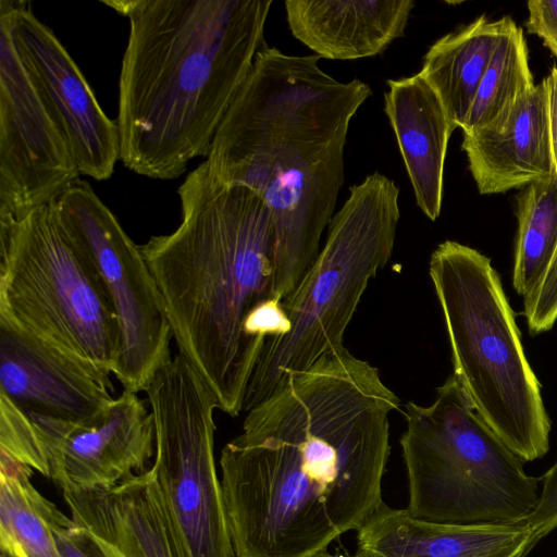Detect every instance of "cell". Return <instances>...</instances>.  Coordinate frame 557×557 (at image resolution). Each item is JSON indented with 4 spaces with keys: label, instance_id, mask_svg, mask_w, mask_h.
<instances>
[{
    "label": "cell",
    "instance_id": "cell-12",
    "mask_svg": "<svg viewBox=\"0 0 557 557\" xmlns=\"http://www.w3.org/2000/svg\"><path fill=\"white\" fill-rule=\"evenodd\" d=\"M0 20L63 132L79 174L97 181L111 177L120 160L119 126L101 109L71 54L26 1L0 0Z\"/></svg>",
    "mask_w": 557,
    "mask_h": 557
},
{
    "label": "cell",
    "instance_id": "cell-8",
    "mask_svg": "<svg viewBox=\"0 0 557 557\" xmlns=\"http://www.w3.org/2000/svg\"><path fill=\"white\" fill-rule=\"evenodd\" d=\"M0 318L113 373L121 345L113 305L52 201L0 219Z\"/></svg>",
    "mask_w": 557,
    "mask_h": 557
},
{
    "label": "cell",
    "instance_id": "cell-5",
    "mask_svg": "<svg viewBox=\"0 0 557 557\" xmlns=\"http://www.w3.org/2000/svg\"><path fill=\"white\" fill-rule=\"evenodd\" d=\"M429 274L441 306L454 376L475 412L523 461L549 449L541 383L491 259L454 240L432 252Z\"/></svg>",
    "mask_w": 557,
    "mask_h": 557
},
{
    "label": "cell",
    "instance_id": "cell-14",
    "mask_svg": "<svg viewBox=\"0 0 557 557\" xmlns=\"http://www.w3.org/2000/svg\"><path fill=\"white\" fill-rule=\"evenodd\" d=\"M110 374L0 318V394L27 416L86 423L114 399Z\"/></svg>",
    "mask_w": 557,
    "mask_h": 557
},
{
    "label": "cell",
    "instance_id": "cell-20",
    "mask_svg": "<svg viewBox=\"0 0 557 557\" xmlns=\"http://www.w3.org/2000/svg\"><path fill=\"white\" fill-rule=\"evenodd\" d=\"M506 20L491 21L481 15L437 39L423 58L419 73L437 95L454 129L466 124Z\"/></svg>",
    "mask_w": 557,
    "mask_h": 557
},
{
    "label": "cell",
    "instance_id": "cell-23",
    "mask_svg": "<svg viewBox=\"0 0 557 557\" xmlns=\"http://www.w3.org/2000/svg\"><path fill=\"white\" fill-rule=\"evenodd\" d=\"M518 231L512 286L523 297L537 284L557 251V176L531 183L517 197Z\"/></svg>",
    "mask_w": 557,
    "mask_h": 557
},
{
    "label": "cell",
    "instance_id": "cell-6",
    "mask_svg": "<svg viewBox=\"0 0 557 557\" xmlns=\"http://www.w3.org/2000/svg\"><path fill=\"white\" fill-rule=\"evenodd\" d=\"M399 218V188L384 174H369L349 188L323 247L283 300L289 331L264 343L243 411L269 398L288 376L344 347L345 332L370 281L391 259Z\"/></svg>",
    "mask_w": 557,
    "mask_h": 557
},
{
    "label": "cell",
    "instance_id": "cell-13",
    "mask_svg": "<svg viewBox=\"0 0 557 557\" xmlns=\"http://www.w3.org/2000/svg\"><path fill=\"white\" fill-rule=\"evenodd\" d=\"M28 417L44 444L50 479L62 492L109 488L146 471L154 455L153 416L137 393L123 389L83 424Z\"/></svg>",
    "mask_w": 557,
    "mask_h": 557
},
{
    "label": "cell",
    "instance_id": "cell-29",
    "mask_svg": "<svg viewBox=\"0 0 557 557\" xmlns=\"http://www.w3.org/2000/svg\"><path fill=\"white\" fill-rule=\"evenodd\" d=\"M527 29L542 39L557 59V0H530Z\"/></svg>",
    "mask_w": 557,
    "mask_h": 557
},
{
    "label": "cell",
    "instance_id": "cell-28",
    "mask_svg": "<svg viewBox=\"0 0 557 557\" xmlns=\"http://www.w3.org/2000/svg\"><path fill=\"white\" fill-rule=\"evenodd\" d=\"M525 521L532 531L531 549L557 528V459L542 476L539 504Z\"/></svg>",
    "mask_w": 557,
    "mask_h": 557
},
{
    "label": "cell",
    "instance_id": "cell-31",
    "mask_svg": "<svg viewBox=\"0 0 557 557\" xmlns=\"http://www.w3.org/2000/svg\"><path fill=\"white\" fill-rule=\"evenodd\" d=\"M306 557H367V556L358 550L352 556L335 555V554L329 553L327 549L325 548V549L318 550V552H315L309 556H306Z\"/></svg>",
    "mask_w": 557,
    "mask_h": 557
},
{
    "label": "cell",
    "instance_id": "cell-26",
    "mask_svg": "<svg viewBox=\"0 0 557 557\" xmlns=\"http://www.w3.org/2000/svg\"><path fill=\"white\" fill-rule=\"evenodd\" d=\"M49 521L61 557H104L92 535L55 505Z\"/></svg>",
    "mask_w": 557,
    "mask_h": 557
},
{
    "label": "cell",
    "instance_id": "cell-18",
    "mask_svg": "<svg viewBox=\"0 0 557 557\" xmlns=\"http://www.w3.org/2000/svg\"><path fill=\"white\" fill-rule=\"evenodd\" d=\"M481 195L506 193L554 172L542 83L497 127L463 134L461 144Z\"/></svg>",
    "mask_w": 557,
    "mask_h": 557
},
{
    "label": "cell",
    "instance_id": "cell-7",
    "mask_svg": "<svg viewBox=\"0 0 557 557\" xmlns=\"http://www.w3.org/2000/svg\"><path fill=\"white\" fill-rule=\"evenodd\" d=\"M400 437L414 518L445 523L525 521L537 479L475 412L454 374L429 406L408 401Z\"/></svg>",
    "mask_w": 557,
    "mask_h": 557
},
{
    "label": "cell",
    "instance_id": "cell-32",
    "mask_svg": "<svg viewBox=\"0 0 557 557\" xmlns=\"http://www.w3.org/2000/svg\"><path fill=\"white\" fill-rule=\"evenodd\" d=\"M0 557H16L15 555L0 548Z\"/></svg>",
    "mask_w": 557,
    "mask_h": 557
},
{
    "label": "cell",
    "instance_id": "cell-30",
    "mask_svg": "<svg viewBox=\"0 0 557 557\" xmlns=\"http://www.w3.org/2000/svg\"><path fill=\"white\" fill-rule=\"evenodd\" d=\"M545 91L547 131L554 173L557 176V66L542 81Z\"/></svg>",
    "mask_w": 557,
    "mask_h": 557
},
{
    "label": "cell",
    "instance_id": "cell-17",
    "mask_svg": "<svg viewBox=\"0 0 557 557\" xmlns=\"http://www.w3.org/2000/svg\"><path fill=\"white\" fill-rule=\"evenodd\" d=\"M293 36L320 58L357 60L380 54L404 36L412 0H286Z\"/></svg>",
    "mask_w": 557,
    "mask_h": 557
},
{
    "label": "cell",
    "instance_id": "cell-16",
    "mask_svg": "<svg viewBox=\"0 0 557 557\" xmlns=\"http://www.w3.org/2000/svg\"><path fill=\"white\" fill-rule=\"evenodd\" d=\"M531 539L527 521L434 522L383 503L357 531V550L367 557H524Z\"/></svg>",
    "mask_w": 557,
    "mask_h": 557
},
{
    "label": "cell",
    "instance_id": "cell-10",
    "mask_svg": "<svg viewBox=\"0 0 557 557\" xmlns=\"http://www.w3.org/2000/svg\"><path fill=\"white\" fill-rule=\"evenodd\" d=\"M52 207L60 228L91 261L113 305L121 334L115 379L126 391L146 392L172 359V332L139 246L87 181L71 184Z\"/></svg>",
    "mask_w": 557,
    "mask_h": 557
},
{
    "label": "cell",
    "instance_id": "cell-24",
    "mask_svg": "<svg viewBox=\"0 0 557 557\" xmlns=\"http://www.w3.org/2000/svg\"><path fill=\"white\" fill-rule=\"evenodd\" d=\"M0 453L50 478L48 457L30 418L0 394Z\"/></svg>",
    "mask_w": 557,
    "mask_h": 557
},
{
    "label": "cell",
    "instance_id": "cell-9",
    "mask_svg": "<svg viewBox=\"0 0 557 557\" xmlns=\"http://www.w3.org/2000/svg\"><path fill=\"white\" fill-rule=\"evenodd\" d=\"M145 393L156 433L151 467L189 557H235L214 457V394L180 352L159 369Z\"/></svg>",
    "mask_w": 557,
    "mask_h": 557
},
{
    "label": "cell",
    "instance_id": "cell-22",
    "mask_svg": "<svg viewBox=\"0 0 557 557\" xmlns=\"http://www.w3.org/2000/svg\"><path fill=\"white\" fill-rule=\"evenodd\" d=\"M534 87L523 30L507 16L497 48L461 128L462 133L499 126Z\"/></svg>",
    "mask_w": 557,
    "mask_h": 557
},
{
    "label": "cell",
    "instance_id": "cell-27",
    "mask_svg": "<svg viewBox=\"0 0 557 557\" xmlns=\"http://www.w3.org/2000/svg\"><path fill=\"white\" fill-rule=\"evenodd\" d=\"M290 327L288 314L283 308V301L269 298L259 304L248 314L244 331L255 343L264 346L269 339L285 335Z\"/></svg>",
    "mask_w": 557,
    "mask_h": 557
},
{
    "label": "cell",
    "instance_id": "cell-4",
    "mask_svg": "<svg viewBox=\"0 0 557 557\" xmlns=\"http://www.w3.org/2000/svg\"><path fill=\"white\" fill-rule=\"evenodd\" d=\"M182 220L139 249L162 296L178 352L211 388L219 409L243 411L263 346L244 324L272 298L276 237L272 213L244 186L227 185L202 161L177 189Z\"/></svg>",
    "mask_w": 557,
    "mask_h": 557
},
{
    "label": "cell",
    "instance_id": "cell-1",
    "mask_svg": "<svg viewBox=\"0 0 557 557\" xmlns=\"http://www.w3.org/2000/svg\"><path fill=\"white\" fill-rule=\"evenodd\" d=\"M399 398L345 346L247 411L220 457L235 557H306L382 506Z\"/></svg>",
    "mask_w": 557,
    "mask_h": 557
},
{
    "label": "cell",
    "instance_id": "cell-21",
    "mask_svg": "<svg viewBox=\"0 0 557 557\" xmlns=\"http://www.w3.org/2000/svg\"><path fill=\"white\" fill-rule=\"evenodd\" d=\"M33 473L0 453V548L16 557H61L49 521L55 504L33 485Z\"/></svg>",
    "mask_w": 557,
    "mask_h": 557
},
{
    "label": "cell",
    "instance_id": "cell-19",
    "mask_svg": "<svg viewBox=\"0 0 557 557\" xmlns=\"http://www.w3.org/2000/svg\"><path fill=\"white\" fill-rule=\"evenodd\" d=\"M384 110L395 134L417 206L432 221L442 210L444 164L455 131L435 91L417 73L387 81Z\"/></svg>",
    "mask_w": 557,
    "mask_h": 557
},
{
    "label": "cell",
    "instance_id": "cell-15",
    "mask_svg": "<svg viewBox=\"0 0 557 557\" xmlns=\"http://www.w3.org/2000/svg\"><path fill=\"white\" fill-rule=\"evenodd\" d=\"M62 493L104 557H189L152 467L106 490Z\"/></svg>",
    "mask_w": 557,
    "mask_h": 557
},
{
    "label": "cell",
    "instance_id": "cell-3",
    "mask_svg": "<svg viewBox=\"0 0 557 557\" xmlns=\"http://www.w3.org/2000/svg\"><path fill=\"white\" fill-rule=\"evenodd\" d=\"M129 22L119 78L120 160L154 180L207 158L245 83L272 0H111Z\"/></svg>",
    "mask_w": 557,
    "mask_h": 557
},
{
    "label": "cell",
    "instance_id": "cell-2",
    "mask_svg": "<svg viewBox=\"0 0 557 557\" xmlns=\"http://www.w3.org/2000/svg\"><path fill=\"white\" fill-rule=\"evenodd\" d=\"M319 60L264 45L206 158L220 181L251 189L269 207L276 237L272 298L281 301L321 249L345 181L349 124L372 94L360 79L332 77Z\"/></svg>",
    "mask_w": 557,
    "mask_h": 557
},
{
    "label": "cell",
    "instance_id": "cell-33",
    "mask_svg": "<svg viewBox=\"0 0 557 557\" xmlns=\"http://www.w3.org/2000/svg\"><path fill=\"white\" fill-rule=\"evenodd\" d=\"M554 258H557V251H556V253H555ZM554 258H553V259H554Z\"/></svg>",
    "mask_w": 557,
    "mask_h": 557
},
{
    "label": "cell",
    "instance_id": "cell-25",
    "mask_svg": "<svg viewBox=\"0 0 557 557\" xmlns=\"http://www.w3.org/2000/svg\"><path fill=\"white\" fill-rule=\"evenodd\" d=\"M523 306L530 333L539 334L553 327L557 320V258L523 297Z\"/></svg>",
    "mask_w": 557,
    "mask_h": 557
},
{
    "label": "cell",
    "instance_id": "cell-11",
    "mask_svg": "<svg viewBox=\"0 0 557 557\" xmlns=\"http://www.w3.org/2000/svg\"><path fill=\"white\" fill-rule=\"evenodd\" d=\"M79 175L63 132L0 20V219L55 200Z\"/></svg>",
    "mask_w": 557,
    "mask_h": 557
}]
</instances>
